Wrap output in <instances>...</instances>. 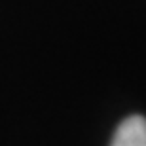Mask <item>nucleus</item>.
I'll return each instance as SVG.
<instances>
[{"label":"nucleus","instance_id":"f257e3e1","mask_svg":"<svg viewBox=\"0 0 146 146\" xmlns=\"http://www.w3.org/2000/svg\"><path fill=\"white\" fill-rule=\"evenodd\" d=\"M110 146H146V119L142 116L123 119L114 133Z\"/></svg>","mask_w":146,"mask_h":146}]
</instances>
